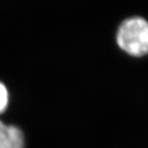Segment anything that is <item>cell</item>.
I'll list each match as a JSON object with an SVG mask.
<instances>
[{"instance_id": "obj_1", "label": "cell", "mask_w": 148, "mask_h": 148, "mask_svg": "<svg viewBox=\"0 0 148 148\" xmlns=\"http://www.w3.org/2000/svg\"><path fill=\"white\" fill-rule=\"evenodd\" d=\"M118 47L127 55L143 57L148 55V22L143 17L125 19L116 31Z\"/></svg>"}, {"instance_id": "obj_2", "label": "cell", "mask_w": 148, "mask_h": 148, "mask_svg": "<svg viewBox=\"0 0 148 148\" xmlns=\"http://www.w3.org/2000/svg\"><path fill=\"white\" fill-rule=\"evenodd\" d=\"M0 148H25V136L19 127L0 120Z\"/></svg>"}, {"instance_id": "obj_3", "label": "cell", "mask_w": 148, "mask_h": 148, "mask_svg": "<svg viewBox=\"0 0 148 148\" xmlns=\"http://www.w3.org/2000/svg\"><path fill=\"white\" fill-rule=\"evenodd\" d=\"M10 101L9 91L5 83L0 81V114H3L8 108Z\"/></svg>"}]
</instances>
